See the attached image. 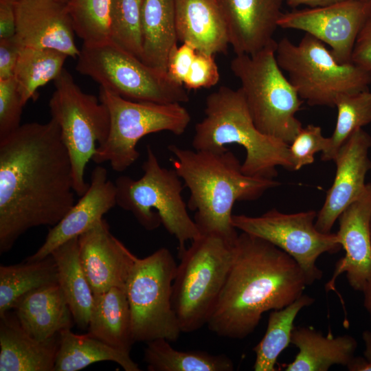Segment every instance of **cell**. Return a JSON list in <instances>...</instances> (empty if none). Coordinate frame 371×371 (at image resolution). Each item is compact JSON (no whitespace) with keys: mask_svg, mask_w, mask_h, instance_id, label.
<instances>
[{"mask_svg":"<svg viewBox=\"0 0 371 371\" xmlns=\"http://www.w3.org/2000/svg\"><path fill=\"white\" fill-rule=\"evenodd\" d=\"M71 161L51 118L0 140V254L27 230L56 225L75 204Z\"/></svg>","mask_w":371,"mask_h":371,"instance_id":"1","label":"cell"},{"mask_svg":"<svg viewBox=\"0 0 371 371\" xmlns=\"http://www.w3.org/2000/svg\"><path fill=\"white\" fill-rule=\"evenodd\" d=\"M306 286L304 272L291 256L264 239L242 232L207 325L219 337L244 339L255 330L264 313L291 304Z\"/></svg>","mask_w":371,"mask_h":371,"instance_id":"2","label":"cell"},{"mask_svg":"<svg viewBox=\"0 0 371 371\" xmlns=\"http://www.w3.org/2000/svg\"><path fill=\"white\" fill-rule=\"evenodd\" d=\"M173 169L190 191L188 207L201 234H214L234 243L238 234L233 225L236 201H254L279 186L274 179L245 175L236 156L229 149L221 152L168 146Z\"/></svg>","mask_w":371,"mask_h":371,"instance_id":"3","label":"cell"},{"mask_svg":"<svg viewBox=\"0 0 371 371\" xmlns=\"http://www.w3.org/2000/svg\"><path fill=\"white\" fill-rule=\"evenodd\" d=\"M204 113L194 127V150L221 152L228 144L240 145L246 153L242 171L251 177L274 179L278 166L294 170L289 144L257 128L240 88L221 86L209 94Z\"/></svg>","mask_w":371,"mask_h":371,"instance_id":"4","label":"cell"},{"mask_svg":"<svg viewBox=\"0 0 371 371\" xmlns=\"http://www.w3.org/2000/svg\"><path fill=\"white\" fill-rule=\"evenodd\" d=\"M274 40L253 54H236L230 67L240 82L249 113L263 134L290 144L302 128L303 100L278 64Z\"/></svg>","mask_w":371,"mask_h":371,"instance_id":"5","label":"cell"},{"mask_svg":"<svg viewBox=\"0 0 371 371\" xmlns=\"http://www.w3.org/2000/svg\"><path fill=\"white\" fill-rule=\"evenodd\" d=\"M236 242L201 234L179 257L172 304L181 332L207 324L233 264Z\"/></svg>","mask_w":371,"mask_h":371,"instance_id":"6","label":"cell"},{"mask_svg":"<svg viewBox=\"0 0 371 371\" xmlns=\"http://www.w3.org/2000/svg\"><path fill=\"white\" fill-rule=\"evenodd\" d=\"M146 153L142 165L144 174L139 179L120 176L115 180L117 205L131 212L148 231L162 224L177 240L179 257L186 249V243L201 234L183 199L181 179L173 168L160 165L150 146Z\"/></svg>","mask_w":371,"mask_h":371,"instance_id":"7","label":"cell"},{"mask_svg":"<svg viewBox=\"0 0 371 371\" xmlns=\"http://www.w3.org/2000/svg\"><path fill=\"white\" fill-rule=\"evenodd\" d=\"M276 56L310 106L334 107L340 95L365 91L371 84V71L352 62L339 63L324 43L307 33L297 45L283 37L277 42Z\"/></svg>","mask_w":371,"mask_h":371,"instance_id":"8","label":"cell"},{"mask_svg":"<svg viewBox=\"0 0 371 371\" xmlns=\"http://www.w3.org/2000/svg\"><path fill=\"white\" fill-rule=\"evenodd\" d=\"M76 70L125 99L161 104L187 102L186 88L166 71L145 64L109 38L83 43Z\"/></svg>","mask_w":371,"mask_h":371,"instance_id":"9","label":"cell"},{"mask_svg":"<svg viewBox=\"0 0 371 371\" xmlns=\"http://www.w3.org/2000/svg\"><path fill=\"white\" fill-rule=\"evenodd\" d=\"M99 98L108 109L110 128L92 159L98 164L108 161L116 172L126 170L137 160V144L142 137L161 131L181 135L191 121L190 113L178 103L133 101L101 87Z\"/></svg>","mask_w":371,"mask_h":371,"instance_id":"10","label":"cell"},{"mask_svg":"<svg viewBox=\"0 0 371 371\" xmlns=\"http://www.w3.org/2000/svg\"><path fill=\"white\" fill-rule=\"evenodd\" d=\"M54 82L49 102L51 118L59 126L71 161L74 190L82 196L89 186L85 179L87 165L108 137L109 113L100 98L80 88L65 68Z\"/></svg>","mask_w":371,"mask_h":371,"instance_id":"11","label":"cell"},{"mask_svg":"<svg viewBox=\"0 0 371 371\" xmlns=\"http://www.w3.org/2000/svg\"><path fill=\"white\" fill-rule=\"evenodd\" d=\"M177 265L169 249L136 258L126 282L135 342L179 338L181 330L172 304V284Z\"/></svg>","mask_w":371,"mask_h":371,"instance_id":"12","label":"cell"},{"mask_svg":"<svg viewBox=\"0 0 371 371\" xmlns=\"http://www.w3.org/2000/svg\"><path fill=\"white\" fill-rule=\"evenodd\" d=\"M317 214L314 210L286 214L273 208L259 216L233 214L232 221L237 229L264 239L291 256L309 286L323 275L316 265L317 258L324 253L336 254L341 248L337 234L317 229Z\"/></svg>","mask_w":371,"mask_h":371,"instance_id":"13","label":"cell"},{"mask_svg":"<svg viewBox=\"0 0 371 371\" xmlns=\"http://www.w3.org/2000/svg\"><path fill=\"white\" fill-rule=\"evenodd\" d=\"M371 0H343L281 14L278 27L302 30L330 47L340 63L351 62L356 39L370 10Z\"/></svg>","mask_w":371,"mask_h":371,"instance_id":"14","label":"cell"},{"mask_svg":"<svg viewBox=\"0 0 371 371\" xmlns=\"http://www.w3.org/2000/svg\"><path fill=\"white\" fill-rule=\"evenodd\" d=\"M339 237L345 256L335 265L331 279L326 284V292L336 291L335 281L346 273L350 286L363 292L371 283V183L362 194L340 214Z\"/></svg>","mask_w":371,"mask_h":371,"instance_id":"15","label":"cell"},{"mask_svg":"<svg viewBox=\"0 0 371 371\" xmlns=\"http://www.w3.org/2000/svg\"><path fill=\"white\" fill-rule=\"evenodd\" d=\"M370 148L371 136L359 128L337 151L333 159L337 167L335 177L315 222L320 232L330 233L342 212L365 190L366 176L371 170Z\"/></svg>","mask_w":371,"mask_h":371,"instance_id":"16","label":"cell"},{"mask_svg":"<svg viewBox=\"0 0 371 371\" xmlns=\"http://www.w3.org/2000/svg\"><path fill=\"white\" fill-rule=\"evenodd\" d=\"M15 38L22 47L49 48L77 58L80 49L66 0H16Z\"/></svg>","mask_w":371,"mask_h":371,"instance_id":"17","label":"cell"},{"mask_svg":"<svg viewBox=\"0 0 371 371\" xmlns=\"http://www.w3.org/2000/svg\"><path fill=\"white\" fill-rule=\"evenodd\" d=\"M80 260L93 294L126 289L137 258L109 230L104 219L78 236Z\"/></svg>","mask_w":371,"mask_h":371,"instance_id":"18","label":"cell"},{"mask_svg":"<svg viewBox=\"0 0 371 371\" xmlns=\"http://www.w3.org/2000/svg\"><path fill=\"white\" fill-rule=\"evenodd\" d=\"M115 205V184L108 179L106 169L97 166L91 172L87 192L64 217L52 227L38 249L25 260H39L49 256L59 245L91 229Z\"/></svg>","mask_w":371,"mask_h":371,"instance_id":"19","label":"cell"},{"mask_svg":"<svg viewBox=\"0 0 371 371\" xmlns=\"http://www.w3.org/2000/svg\"><path fill=\"white\" fill-rule=\"evenodd\" d=\"M235 54H253L273 41L286 0H216Z\"/></svg>","mask_w":371,"mask_h":371,"instance_id":"20","label":"cell"},{"mask_svg":"<svg viewBox=\"0 0 371 371\" xmlns=\"http://www.w3.org/2000/svg\"><path fill=\"white\" fill-rule=\"evenodd\" d=\"M59 334L45 340L30 336L15 313L0 315V370L54 371Z\"/></svg>","mask_w":371,"mask_h":371,"instance_id":"21","label":"cell"},{"mask_svg":"<svg viewBox=\"0 0 371 371\" xmlns=\"http://www.w3.org/2000/svg\"><path fill=\"white\" fill-rule=\"evenodd\" d=\"M178 41L198 52L225 54L229 45L224 16L216 0H175Z\"/></svg>","mask_w":371,"mask_h":371,"instance_id":"22","label":"cell"},{"mask_svg":"<svg viewBox=\"0 0 371 371\" xmlns=\"http://www.w3.org/2000/svg\"><path fill=\"white\" fill-rule=\"evenodd\" d=\"M14 309L21 326L38 340L51 338L71 329L74 320L58 283L36 289L21 297Z\"/></svg>","mask_w":371,"mask_h":371,"instance_id":"23","label":"cell"},{"mask_svg":"<svg viewBox=\"0 0 371 371\" xmlns=\"http://www.w3.org/2000/svg\"><path fill=\"white\" fill-rule=\"evenodd\" d=\"M291 343L299 349L285 371H326L333 365L347 366L355 357L357 340L351 335L327 336L313 327L294 326Z\"/></svg>","mask_w":371,"mask_h":371,"instance_id":"24","label":"cell"},{"mask_svg":"<svg viewBox=\"0 0 371 371\" xmlns=\"http://www.w3.org/2000/svg\"><path fill=\"white\" fill-rule=\"evenodd\" d=\"M87 334L130 354L133 343L131 313L124 289L113 287L95 294Z\"/></svg>","mask_w":371,"mask_h":371,"instance_id":"25","label":"cell"},{"mask_svg":"<svg viewBox=\"0 0 371 371\" xmlns=\"http://www.w3.org/2000/svg\"><path fill=\"white\" fill-rule=\"evenodd\" d=\"M141 60L167 72L169 54L178 41L175 0H143Z\"/></svg>","mask_w":371,"mask_h":371,"instance_id":"26","label":"cell"},{"mask_svg":"<svg viewBox=\"0 0 371 371\" xmlns=\"http://www.w3.org/2000/svg\"><path fill=\"white\" fill-rule=\"evenodd\" d=\"M50 255L55 260L58 284L75 324L82 329H87L94 294L80 260L78 237L59 245Z\"/></svg>","mask_w":371,"mask_h":371,"instance_id":"27","label":"cell"},{"mask_svg":"<svg viewBox=\"0 0 371 371\" xmlns=\"http://www.w3.org/2000/svg\"><path fill=\"white\" fill-rule=\"evenodd\" d=\"M113 361L125 371H139L130 354L115 349L87 333L78 335L71 329L59 333L54 371H77L101 361Z\"/></svg>","mask_w":371,"mask_h":371,"instance_id":"28","label":"cell"},{"mask_svg":"<svg viewBox=\"0 0 371 371\" xmlns=\"http://www.w3.org/2000/svg\"><path fill=\"white\" fill-rule=\"evenodd\" d=\"M58 283L57 268L52 255L41 260L0 266V315L14 308L25 294Z\"/></svg>","mask_w":371,"mask_h":371,"instance_id":"29","label":"cell"},{"mask_svg":"<svg viewBox=\"0 0 371 371\" xmlns=\"http://www.w3.org/2000/svg\"><path fill=\"white\" fill-rule=\"evenodd\" d=\"M144 359L149 371H232L231 359L205 351L177 350L164 338L146 343Z\"/></svg>","mask_w":371,"mask_h":371,"instance_id":"30","label":"cell"},{"mask_svg":"<svg viewBox=\"0 0 371 371\" xmlns=\"http://www.w3.org/2000/svg\"><path fill=\"white\" fill-rule=\"evenodd\" d=\"M67 58L65 54L54 49L21 48L13 78L24 105L36 98L38 88L60 75Z\"/></svg>","mask_w":371,"mask_h":371,"instance_id":"31","label":"cell"},{"mask_svg":"<svg viewBox=\"0 0 371 371\" xmlns=\"http://www.w3.org/2000/svg\"><path fill=\"white\" fill-rule=\"evenodd\" d=\"M314 301L313 297L302 294L284 308L273 310L270 313L265 334L253 348L256 354L255 371L276 370L275 366L279 355L291 343L296 316Z\"/></svg>","mask_w":371,"mask_h":371,"instance_id":"32","label":"cell"},{"mask_svg":"<svg viewBox=\"0 0 371 371\" xmlns=\"http://www.w3.org/2000/svg\"><path fill=\"white\" fill-rule=\"evenodd\" d=\"M337 117L329 137L328 148L322 153V161L334 159L341 145L357 130L371 123V90L340 95L335 106Z\"/></svg>","mask_w":371,"mask_h":371,"instance_id":"33","label":"cell"},{"mask_svg":"<svg viewBox=\"0 0 371 371\" xmlns=\"http://www.w3.org/2000/svg\"><path fill=\"white\" fill-rule=\"evenodd\" d=\"M143 0H111L109 38L141 59Z\"/></svg>","mask_w":371,"mask_h":371,"instance_id":"34","label":"cell"},{"mask_svg":"<svg viewBox=\"0 0 371 371\" xmlns=\"http://www.w3.org/2000/svg\"><path fill=\"white\" fill-rule=\"evenodd\" d=\"M76 34L90 44L109 39L111 0H67Z\"/></svg>","mask_w":371,"mask_h":371,"instance_id":"35","label":"cell"},{"mask_svg":"<svg viewBox=\"0 0 371 371\" xmlns=\"http://www.w3.org/2000/svg\"><path fill=\"white\" fill-rule=\"evenodd\" d=\"M329 141V137L323 136L319 126L308 124L302 127L289 144L293 170H298L304 166L312 164L315 161V155L319 151H325L328 147Z\"/></svg>","mask_w":371,"mask_h":371,"instance_id":"36","label":"cell"},{"mask_svg":"<svg viewBox=\"0 0 371 371\" xmlns=\"http://www.w3.org/2000/svg\"><path fill=\"white\" fill-rule=\"evenodd\" d=\"M24 106L14 78L0 80V140L21 126Z\"/></svg>","mask_w":371,"mask_h":371,"instance_id":"37","label":"cell"},{"mask_svg":"<svg viewBox=\"0 0 371 371\" xmlns=\"http://www.w3.org/2000/svg\"><path fill=\"white\" fill-rule=\"evenodd\" d=\"M214 55L196 52L190 71L183 82L188 89L210 88L216 85L220 78Z\"/></svg>","mask_w":371,"mask_h":371,"instance_id":"38","label":"cell"},{"mask_svg":"<svg viewBox=\"0 0 371 371\" xmlns=\"http://www.w3.org/2000/svg\"><path fill=\"white\" fill-rule=\"evenodd\" d=\"M197 50L191 44L182 43L175 45L168 56L167 73L176 82L183 86Z\"/></svg>","mask_w":371,"mask_h":371,"instance_id":"39","label":"cell"},{"mask_svg":"<svg viewBox=\"0 0 371 371\" xmlns=\"http://www.w3.org/2000/svg\"><path fill=\"white\" fill-rule=\"evenodd\" d=\"M351 62L371 71V8L356 39Z\"/></svg>","mask_w":371,"mask_h":371,"instance_id":"40","label":"cell"},{"mask_svg":"<svg viewBox=\"0 0 371 371\" xmlns=\"http://www.w3.org/2000/svg\"><path fill=\"white\" fill-rule=\"evenodd\" d=\"M22 47L15 36L0 39V80L13 77Z\"/></svg>","mask_w":371,"mask_h":371,"instance_id":"41","label":"cell"},{"mask_svg":"<svg viewBox=\"0 0 371 371\" xmlns=\"http://www.w3.org/2000/svg\"><path fill=\"white\" fill-rule=\"evenodd\" d=\"M15 34L14 1L0 0V39L13 37Z\"/></svg>","mask_w":371,"mask_h":371,"instance_id":"42","label":"cell"},{"mask_svg":"<svg viewBox=\"0 0 371 371\" xmlns=\"http://www.w3.org/2000/svg\"><path fill=\"white\" fill-rule=\"evenodd\" d=\"M343 0H286V4L295 9L297 7L305 5L309 8H315L324 6L334 3H337Z\"/></svg>","mask_w":371,"mask_h":371,"instance_id":"43","label":"cell"},{"mask_svg":"<svg viewBox=\"0 0 371 371\" xmlns=\"http://www.w3.org/2000/svg\"><path fill=\"white\" fill-rule=\"evenodd\" d=\"M346 367L350 371H371V361L364 357H355Z\"/></svg>","mask_w":371,"mask_h":371,"instance_id":"44","label":"cell"},{"mask_svg":"<svg viewBox=\"0 0 371 371\" xmlns=\"http://www.w3.org/2000/svg\"><path fill=\"white\" fill-rule=\"evenodd\" d=\"M362 339L365 344L364 358L368 361H371V330H364L362 333Z\"/></svg>","mask_w":371,"mask_h":371,"instance_id":"45","label":"cell"},{"mask_svg":"<svg viewBox=\"0 0 371 371\" xmlns=\"http://www.w3.org/2000/svg\"><path fill=\"white\" fill-rule=\"evenodd\" d=\"M363 293V306L369 314L371 322V283L362 292Z\"/></svg>","mask_w":371,"mask_h":371,"instance_id":"46","label":"cell"},{"mask_svg":"<svg viewBox=\"0 0 371 371\" xmlns=\"http://www.w3.org/2000/svg\"><path fill=\"white\" fill-rule=\"evenodd\" d=\"M370 235H371V221H370Z\"/></svg>","mask_w":371,"mask_h":371,"instance_id":"47","label":"cell"},{"mask_svg":"<svg viewBox=\"0 0 371 371\" xmlns=\"http://www.w3.org/2000/svg\"><path fill=\"white\" fill-rule=\"evenodd\" d=\"M14 1H16V0H14ZM67 1V0H66Z\"/></svg>","mask_w":371,"mask_h":371,"instance_id":"48","label":"cell"}]
</instances>
